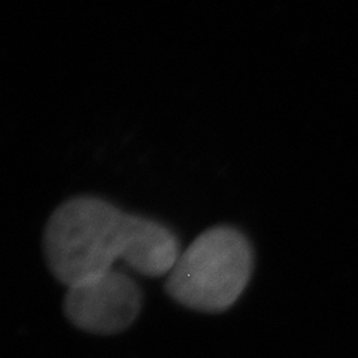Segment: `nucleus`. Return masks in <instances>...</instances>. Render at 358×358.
Returning <instances> with one entry per match:
<instances>
[{"label":"nucleus","mask_w":358,"mask_h":358,"mask_svg":"<svg viewBox=\"0 0 358 358\" xmlns=\"http://www.w3.org/2000/svg\"><path fill=\"white\" fill-rule=\"evenodd\" d=\"M252 267L254 252L242 231L229 226L212 227L179 254L167 275L166 291L185 308L222 312L236 303Z\"/></svg>","instance_id":"2"},{"label":"nucleus","mask_w":358,"mask_h":358,"mask_svg":"<svg viewBox=\"0 0 358 358\" xmlns=\"http://www.w3.org/2000/svg\"><path fill=\"white\" fill-rule=\"evenodd\" d=\"M43 254L51 273L72 287L112 271L120 260L145 276L169 275L181 250L163 224L80 196L52 212L43 231Z\"/></svg>","instance_id":"1"},{"label":"nucleus","mask_w":358,"mask_h":358,"mask_svg":"<svg viewBox=\"0 0 358 358\" xmlns=\"http://www.w3.org/2000/svg\"><path fill=\"white\" fill-rule=\"evenodd\" d=\"M142 294L138 284L117 268L67 287L63 309L73 326L96 334H115L138 318Z\"/></svg>","instance_id":"3"}]
</instances>
